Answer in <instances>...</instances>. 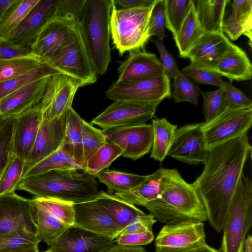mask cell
I'll return each instance as SVG.
<instances>
[{"label":"cell","instance_id":"cb8c5ba5","mask_svg":"<svg viewBox=\"0 0 252 252\" xmlns=\"http://www.w3.org/2000/svg\"><path fill=\"white\" fill-rule=\"evenodd\" d=\"M199 67L221 77H226L231 82L250 80L252 76V65L247 54L234 44L218 61L207 66Z\"/></svg>","mask_w":252,"mask_h":252},{"label":"cell","instance_id":"83f0119b","mask_svg":"<svg viewBox=\"0 0 252 252\" xmlns=\"http://www.w3.org/2000/svg\"><path fill=\"white\" fill-rule=\"evenodd\" d=\"M203 33L197 17L193 0H189L184 21L173 36L179 57L185 58Z\"/></svg>","mask_w":252,"mask_h":252},{"label":"cell","instance_id":"d4e9b609","mask_svg":"<svg viewBox=\"0 0 252 252\" xmlns=\"http://www.w3.org/2000/svg\"><path fill=\"white\" fill-rule=\"evenodd\" d=\"M16 119L14 151L26 162L33 146L42 120L39 104L24 112Z\"/></svg>","mask_w":252,"mask_h":252},{"label":"cell","instance_id":"bcb514c9","mask_svg":"<svg viewBox=\"0 0 252 252\" xmlns=\"http://www.w3.org/2000/svg\"><path fill=\"white\" fill-rule=\"evenodd\" d=\"M41 241L36 234L18 230L0 235V251L36 245Z\"/></svg>","mask_w":252,"mask_h":252},{"label":"cell","instance_id":"ffe728a7","mask_svg":"<svg viewBox=\"0 0 252 252\" xmlns=\"http://www.w3.org/2000/svg\"><path fill=\"white\" fill-rule=\"evenodd\" d=\"M77 23L53 18L44 26L31 48L32 54L43 61L50 58L71 36Z\"/></svg>","mask_w":252,"mask_h":252},{"label":"cell","instance_id":"94428289","mask_svg":"<svg viewBox=\"0 0 252 252\" xmlns=\"http://www.w3.org/2000/svg\"><path fill=\"white\" fill-rule=\"evenodd\" d=\"M0 252H39V248L38 245H36L12 250H2L0 251Z\"/></svg>","mask_w":252,"mask_h":252},{"label":"cell","instance_id":"e0dca14e","mask_svg":"<svg viewBox=\"0 0 252 252\" xmlns=\"http://www.w3.org/2000/svg\"><path fill=\"white\" fill-rule=\"evenodd\" d=\"M115 240L74 225L69 226L49 249L53 252H104Z\"/></svg>","mask_w":252,"mask_h":252},{"label":"cell","instance_id":"ac0fdd59","mask_svg":"<svg viewBox=\"0 0 252 252\" xmlns=\"http://www.w3.org/2000/svg\"><path fill=\"white\" fill-rule=\"evenodd\" d=\"M66 114L52 121L42 119L33 146L25 162L24 172L62 145L65 137Z\"/></svg>","mask_w":252,"mask_h":252},{"label":"cell","instance_id":"f1b7e54d","mask_svg":"<svg viewBox=\"0 0 252 252\" xmlns=\"http://www.w3.org/2000/svg\"><path fill=\"white\" fill-rule=\"evenodd\" d=\"M204 32H223L222 24L228 0H193Z\"/></svg>","mask_w":252,"mask_h":252},{"label":"cell","instance_id":"52a82bcc","mask_svg":"<svg viewBox=\"0 0 252 252\" xmlns=\"http://www.w3.org/2000/svg\"><path fill=\"white\" fill-rule=\"evenodd\" d=\"M200 124L205 146L209 151L247 133L252 124V106H226L210 121Z\"/></svg>","mask_w":252,"mask_h":252},{"label":"cell","instance_id":"74e56055","mask_svg":"<svg viewBox=\"0 0 252 252\" xmlns=\"http://www.w3.org/2000/svg\"><path fill=\"white\" fill-rule=\"evenodd\" d=\"M35 205L50 216L67 226H72L74 221L73 204L57 199L34 197Z\"/></svg>","mask_w":252,"mask_h":252},{"label":"cell","instance_id":"6125c7cd","mask_svg":"<svg viewBox=\"0 0 252 252\" xmlns=\"http://www.w3.org/2000/svg\"><path fill=\"white\" fill-rule=\"evenodd\" d=\"M17 0H0V22L8 8Z\"/></svg>","mask_w":252,"mask_h":252},{"label":"cell","instance_id":"3957f363","mask_svg":"<svg viewBox=\"0 0 252 252\" xmlns=\"http://www.w3.org/2000/svg\"><path fill=\"white\" fill-rule=\"evenodd\" d=\"M78 170H55L26 178L20 181L16 190L73 204L94 200L100 191L95 178Z\"/></svg>","mask_w":252,"mask_h":252},{"label":"cell","instance_id":"ab89813d","mask_svg":"<svg viewBox=\"0 0 252 252\" xmlns=\"http://www.w3.org/2000/svg\"><path fill=\"white\" fill-rule=\"evenodd\" d=\"M122 150L116 144L108 140L86 162L85 172L95 178L96 175L110 165L119 157Z\"/></svg>","mask_w":252,"mask_h":252},{"label":"cell","instance_id":"b9f144b4","mask_svg":"<svg viewBox=\"0 0 252 252\" xmlns=\"http://www.w3.org/2000/svg\"><path fill=\"white\" fill-rule=\"evenodd\" d=\"M25 167V161L14 153L0 178V196L15 192Z\"/></svg>","mask_w":252,"mask_h":252},{"label":"cell","instance_id":"681fc988","mask_svg":"<svg viewBox=\"0 0 252 252\" xmlns=\"http://www.w3.org/2000/svg\"><path fill=\"white\" fill-rule=\"evenodd\" d=\"M86 0H58L52 19L74 21L78 23Z\"/></svg>","mask_w":252,"mask_h":252},{"label":"cell","instance_id":"9c48e42d","mask_svg":"<svg viewBox=\"0 0 252 252\" xmlns=\"http://www.w3.org/2000/svg\"><path fill=\"white\" fill-rule=\"evenodd\" d=\"M109 99L161 102L171 96L170 79L165 73L131 82H115L106 91Z\"/></svg>","mask_w":252,"mask_h":252},{"label":"cell","instance_id":"d6a6232c","mask_svg":"<svg viewBox=\"0 0 252 252\" xmlns=\"http://www.w3.org/2000/svg\"><path fill=\"white\" fill-rule=\"evenodd\" d=\"M152 125L153 141L150 157L162 162L170 150L177 127L165 118L153 119Z\"/></svg>","mask_w":252,"mask_h":252},{"label":"cell","instance_id":"816d5d0a","mask_svg":"<svg viewBox=\"0 0 252 252\" xmlns=\"http://www.w3.org/2000/svg\"><path fill=\"white\" fill-rule=\"evenodd\" d=\"M160 55V62L163 70L170 79L179 76L181 72L173 56L164 45L162 40L156 39L153 40Z\"/></svg>","mask_w":252,"mask_h":252},{"label":"cell","instance_id":"7c38bea8","mask_svg":"<svg viewBox=\"0 0 252 252\" xmlns=\"http://www.w3.org/2000/svg\"><path fill=\"white\" fill-rule=\"evenodd\" d=\"M33 211L32 199L15 192L0 196V235L18 230L37 235Z\"/></svg>","mask_w":252,"mask_h":252},{"label":"cell","instance_id":"680465c9","mask_svg":"<svg viewBox=\"0 0 252 252\" xmlns=\"http://www.w3.org/2000/svg\"><path fill=\"white\" fill-rule=\"evenodd\" d=\"M104 252H146L145 248L140 246H126L119 244L113 245Z\"/></svg>","mask_w":252,"mask_h":252},{"label":"cell","instance_id":"7dc6e473","mask_svg":"<svg viewBox=\"0 0 252 252\" xmlns=\"http://www.w3.org/2000/svg\"><path fill=\"white\" fill-rule=\"evenodd\" d=\"M201 93L203 98V113L205 122H208L226 106L223 90L220 88L215 91Z\"/></svg>","mask_w":252,"mask_h":252},{"label":"cell","instance_id":"11a10c76","mask_svg":"<svg viewBox=\"0 0 252 252\" xmlns=\"http://www.w3.org/2000/svg\"><path fill=\"white\" fill-rule=\"evenodd\" d=\"M34 56L31 49L14 44L0 37V60Z\"/></svg>","mask_w":252,"mask_h":252},{"label":"cell","instance_id":"6da1fadb","mask_svg":"<svg viewBox=\"0 0 252 252\" xmlns=\"http://www.w3.org/2000/svg\"><path fill=\"white\" fill-rule=\"evenodd\" d=\"M251 153L247 133L215 147L209 151L202 173L192 183L205 207L208 220L218 232L222 230Z\"/></svg>","mask_w":252,"mask_h":252},{"label":"cell","instance_id":"7a4b0ae2","mask_svg":"<svg viewBox=\"0 0 252 252\" xmlns=\"http://www.w3.org/2000/svg\"><path fill=\"white\" fill-rule=\"evenodd\" d=\"M145 207L165 224L208 220L205 207L192 184L187 183L174 169L162 168L159 196Z\"/></svg>","mask_w":252,"mask_h":252},{"label":"cell","instance_id":"5b68a950","mask_svg":"<svg viewBox=\"0 0 252 252\" xmlns=\"http://www.w3.org/2000/svg\"><path fill=\"white\" fill-rule=\"evenodd\" d=\"M252 225V182L243 175L224 220L221 252H243L246 235Z\"/></svg>","mask_w":252,"mask_h":252},{"label":"cell","instance_id":"7bdbcfd3","mask_svg":"<svg viewBox=\"0 0 252 252\" xmlns=\"http://www.w3.org/2000/svg\"><path fill=\"white\" fill-rule=\"evenodd\" d=\"M189 0H163L165 27L174 36L178 32L185 17Z\"/></svg>","mask_w":252,"mask_h":252},{"label":"cell","instance_id":"8d00e7d4","mask_svg":"<svg viewBox=\"0 0 252 252\" xmlns=\"http://www.w3.org/2000/svg\"><path fill=\"white\" fill-rule=\"evenodd\" d=\"M44 62L35 56L0 60V83L25 74Z\"/></svg>","mask_w":252,"mask_h":252},{"label":"cell","instance_id":"f6af8a7d","mask_svg":"<svg viewBox=\"0 0 252 252\" xmlns=\"http://www.w3.org/2000/svg\"><path fill=\"white\" fill-rule=\"evenodd\" d=\"M82 140L86 165L87 160L106 143L107 139L102 130L94 127L84 120Z\"/></svg>","mask_w":252,"mask_h":252},{"label":"cell","instance_id":"836d02e7","mask_svg":"<svg viewBox=\"0 0 252 252\" xmlns=\"http://www.w3.org/2000/svg\"><path fill=\"white\" fill-rule=\"evenodd\" d=\"M148 175L128 173L106 168L99 172L95 178L107 187L108 192L126 191L132 189L146 180Z\"/></svg>","mask_w":252,"mask_h":252},{"label":"cell","instance_id":"f907efd6","mask_svg":"<svg viewBox=\"0 0 252 252\" xmlns=\"http://www.w3.org/2000/svg\"><path fill=\"white\" fill-rule=\"evenodd\" d=\"M163 9V0H156L149 21V35L156 36L160 40L167 36Z\"/></svg>","mask_w":252,"mask_h":252},{"label":"cell","instance_id":"4fadbf2b","mask_svg":"<svg viewBox=\"0 0 252 252\" xmlns=\"http://www.w3.org/2000/svg\"><path fill=\"white\" fill-rule=\"evenodd\" d=\"M106 139L122 151L121 156L134 160L148 153L152 148L153 130L152 125L111 127L102 130Z\"/></svg>","mask_w":252,"mask_h":252},{"label":"cell","instance_id":"603a6c76","mask_svg":"<svg viewBox=\"0 0 252 252\" xmlns=\"http://www.w3.org/2000/svg\"><path fill=\"white\" fill-rule=\"evenodd\" d=\"M233 44L223 32H204L185 58L199 67L207 66L221 58Z\"/></svg>","mask_w":252,"mask_h":252},{"label":"cell","instance_id":"44dd1931","mask_svg":"<svg viewBox=\"0 0 252 252\" xmlns=\"http://www.w3.org/2000/svg\"><path fill=\"white\" fill-rule=\"evenodd\" d=\"M52 76L29 83L0 100V115L17 118L39 104Z\"/></svg>","mask_w":252,"mask_h":252},{"label":"cell","instance_id":"d590c367","mask_svg":"<svg viewBox=\"0 0 252 252\" xmlns=\"http://www.w3.org/2000/svg\"><path fill=\"white\" fill-rule=\"evenodd\" d=\"M33 218L37 227V235L41 241L50 246L69 226L64 224L38 208L33 202Z\"/></svg>","mask_w":252,"mask_h":252},{"label":"cell","instance_id":"9f6ffc18","mask_svg":"<svg viewBox=\"0 0 252 252\" xmlns=\"http://www.w3.org/2000/svg\"><path fill=\"white\" fill-rule=\"evenodd\" d=\"M153 231L119 235L115 240L117 244L126 246H140L147 245L153 241Z\"/></svg>","mask_w":252,"mask_h":252},{"label":"cell","instance_id":"be15d7a7","mask_svg":"<svg viewBox=\"0 0 252 252\" xmlns=\"http://www.w3.org/2000/svg\"><path fill=\"white\" fill-rule=\"evenodd\" d=\"M243 252H252V236L249 235L245 239Z\"/></svg>","mask_w":252,"mask_h":252},{"label":"cell","instance_id":"d6986e66","mask_svg":"<svg viewBox=\"0 0 252 252\" xmlns=\"http://www.w3.org/2000/svg\"><path fill=\"white\" fill-rule=\"evenodd\" d=\"M74 226L115 240L123 228L101 209L94 200L73 204Z\"/></svg>","mask_w":252,"mask_h":252},{"label":"cell","instance_id":"e575fe53","mask_svg":"<svg viewBox=\"0 0 252 252\" xmlns=\"http://www.w3.org/2000/svg\"><path fill=\"white\" fill-rule=\"evenodd\" d=\"M59 73H63L44 61L40 66L25 74L0 82V100L29 83Z\"/></svg>","mask_w":252,"mask_h":252},{"label":"cell","instance_id":"484cf974","mask_svg":"<svg viewBox=\"0 0 252 252\" xmlns=\"http://www.w3.org/2000/svg\"><path fill=\"white\" fill-rule=\"evenodd\" d=\"M222 31L232 41L242 35L249 39L251 48L252 39V0H235L232 3L230 15L224 18Z\"/></svg>","mask_w":252,"mask_h":252},{"label":"cell","instance_id":"277c9868","mask_svg":"<svg viewBox=\"0 0 252 252\" xmlns=\"http://www.w3.org/2000/svg\"><path fill=\"white\" fill-rule=\"evenodd\" d=\"M112 0H86L78 26L97 75L106 72L111 61L110 16Z\"/></svg>","mask_w":252,"mask_h":252},{"label":"cell","instance_id":"6f0895ef","mask_svg":"<svg viewBox=\"0 0 252 252\" xmlns=\"http://www.w3.org/2000/svg\"><path fill=\"white\" fill-rule=\"evenodd\" d=\"M156 0H112L115 6L121 8H130L143 6H148L153 3Z\"/></svg>","mask_w":252,"mask_h":252},{"label":"cell","instance_id":"f546056e","mask_svg":"<svg viewBox=\"0 0 252 252\" xmlns=\"http://www.w3.org/2000/svg\"><path fill=\"white\" fill-rule=\"evenodd\" d=\"M162 173V168H159L153 174L148 175L146 180L137 187L113 194L134 205L145 207L158 197Z\"/></svg>","mask_w":252,"mask_h":252},{"label":"cell","instance_id":"9a60e30c","mask_svg":"<svg viewBox=\"0 0 252 252\" xmlns=\"http://www.w3.org/2000/svg\"><path fill=\"white\" fill-rule=\"evenodd\" d=\"M201 124L186 125L177 129L167 156L189 164L204 163L208 156Z\"/></svg>","mask_w":252,"mask_h":252},{"label":"cell","instance_id":"30bf717a","mask_svg":"<svg viewBox=\"0 0 252 252\" xmlns=\"http://www.w3.org/2000/svg\"><path fill=\"white\" fill-rule=\"evenodd\" d=\"M160 102L115 100L91 123L103 129L143 124L154 117Z\"/></svg>","mask_w":252,"mask_h":252},{"label":"cell","instance_id":"ee69618b","mask_svg":"<svg viewBox=\"0 0 252 252\" xmlns=\"http://www.w3.org/2000/svg\"><path fill=\"white\" fill-rule=\"evenodd\" d=\"M172 86V96L175 102H188L195 105L198 104L201 91L192 80L181 73L179 76L174 79Z\"/></svg>","mask_w":252,"mask_h":252},{"label":"cell","instance_id":"4dcf8cb0","mask_svg":"<svg viewBox=\"0 0 252 252\" xmlns=\"http://www.w3.org/2000/svg\"><path fill=\"white\" fill-rule=\"evenodd\" d=\"M84 121L72 107L68 111L63 141V144L69 151L76 163L83 171L85 167L82 142Z\"/></svg>","mask_w":252,"mask_h":252},{"label":"cell","instance_id":"f5cc1de1","mask_svg":"<svg viewBox=\"0 0 252 252\" xmlns=\"http://www.w3.org/2000/svg\"><path fill=\"white\" fill-rule=\"evenodd\" d=\"M157 221L150 213L138 216L123 228L119 235L152 231L153 226Z\"/></svg>","mask_w":252,"mask_h":252},{"label":"cell","instance_id":"2e32d148","mask_svg":"<svg viewBox=\"0 0 252 252\" xmlns=\"http://www.w3.org/2000/svg\"><path fill=\"white\" fill-rule=\"evenodd\" d=\"M57 0H39L18 26L4 38L31 50L42 28L52 19Z\"/></svg>","mask_w":252,"mask_h":252},{"label":"cell","instance_id":"5bb4252c","mask_svg":"<svg viewBox=\"0 0 252 252\" xmlns=\"http://www.w3.org/2000/svg\"><path fill=\"white\" fill-rule=\"evenodd\" d=\"M205 238L203 222L188 220L165 224L156 238V251L190 249L206 243Z\"/></svg>","mask_w":252,"mask_h":252},{"label":"cell","instance_id":"91938a15","mask_svg":"<svg viewBox=\"0 0 252 252\" xmlns=\"http://www.w3.org/2000/svg\"><path fill=\"white\" fill-rule=\"evenodd\" d=\"M157 252H221L220 250H217L207 245L206 243L182 251L163 250Z\"/></svg>","mask_w":252,"mask_h":252},{"label":"cell","instance_id":"7402d4cb","mask_svg":"<svg viewBox=\"0 0 252 252\" xmlns=\"http://www.w3.org/2000/svg\"><path fill=\"white\" fill-rule=\"evenodd\" d=\"M129 55L118 68L117 81L126 82L159 75L165 73L159 60L155 54L141 49L128 51Z\"/></svg>","mask_w":252,"mask_h":252},{"label":"cell","instance_id":"db71d44e","mask_svg":"<svg viewBox=\"0 0 252 252\" xmlns=\"http://www.w3.org/2000/svg\"><path fill=\"white\" fill-rule=\"evenodd\" d=\"M222 89L226 106L233 107L252 106V100L231 83L224 81Z\"/></svg>","mask_w":252,"mask_h":252},{"label":"cell","instance_id":"4316f807","mask_svg":"<svg viewBox=\"0 0 252 252\" xmlns=\"http://www.w3.org/2000/svg\"><path fill=\"white\" fill-rule=\"evenodd\" d=\"M94 201L122 228L135 217L145 213L135 205L103 191H100Z\"/></svg>","mask_w":252,"mask_h":252},{"label":"cell","instance_id":"e7e4bbea","mask_svg":"<svg viewBox=\"0 0 252 252\" xmlns=\"http://www.w3.org/2000/svg\"><path fill=\"white\" fill-rule=\"evenodd\" d=\"M44 252H53L51 250H50V249H48V250H47Z\"/></svg>","mask_w":252,"mask_h":252},{"label":"cell","instance_id":"8992f818","mask_svg":"<svg viewBox=\"0 0 252 252\" xmlns=\"http://www.w3.org/2000/svg\"><path fill=\"white\" fill-rule=\"evenodd\" d=\"M155 1L148 6L117 9L113 3L110 33L120 56L126 51L143 49L149 35V21Z\"/></svg>","mask_w":252,"mask_h":252},{"label":"cell","instance_id":"ba28073f","mask_svg":"<svg viewBox=\"0 0 252 252\" xmlns=\"http://www.w3.org/2000/svg\"><path fill=\"white\" fill-rule=\"evenodd\" d=\"M62 73L85 84H92L97 76L83 40L78 24L67 42L50 58L44 60Z\"/></svg>","mask_w":252,"mask_h":252},{"label":"cell","instance_id":"8fae6325","mask_svg":"<svg viewBox=\"0 0 252 252\" xmlns=\"http://www.w3.org/2000/svg\"><path fill=\"white\" fill-rule=\"evenodd\" d=\"M84 86L83 82L65 74L52 76L39 103L42 119L52 121L65 115L72 107L77 91Z\"/></svg>","mask_w":252,"mask_h":252},{"label":"cell","instance_id":"f35d334b","mask_svg":"<svg viewBox=\"0 0 252 252\" xmlns=\"http://www.w3.org/2000/svg\"><path fill=\"white\" fill-rule=\"evenodd\" d=\"M39 0H17L6 11L0 22V37L5 38L16 28Z\"/></svg>","mask_w":252,"mask_h":252},{"label":"cell","instance_id":"60d3db41","mask_svg":"<svg viewBox=\"0 0 252 252\" xmlns=\"http://www.w3.org/2000/svg\"><path fill=\"white\" fill-rule=\"evenodd\" d=\"M17 119L0 115V178L14 151Z\"/></svg>","mask_w":252,"mask_h":252},{"label":"cell","instance_id":"c3c4849f","mask_svg":"<svg viewBox=\"0 0 252 252\" xmlns=\"http://www.w3.org/2000/svg\"><path fill=\"white\" fill-rule=\"evenodd\" d=\"M181 72L198 84H208L222 88L224 81L221 77L207 69L190 63Z\"/></svg>","mask_w":252,"mask_h":252},{"label":"cell","instance_id":"1f68e13d","mask_svg":"<svg viewBox=\"0 0 252 252\" xmlns=\"http://www.w3.org/2000/svg\"><path fill=\"white\" fill-rule=\"evenodd\" d=\"M70 169L82 170L63 143L57 150L26 170L21 180L52 170Z\"/></svg>","mask_w":252,"mask_h":252}]
</instances>
